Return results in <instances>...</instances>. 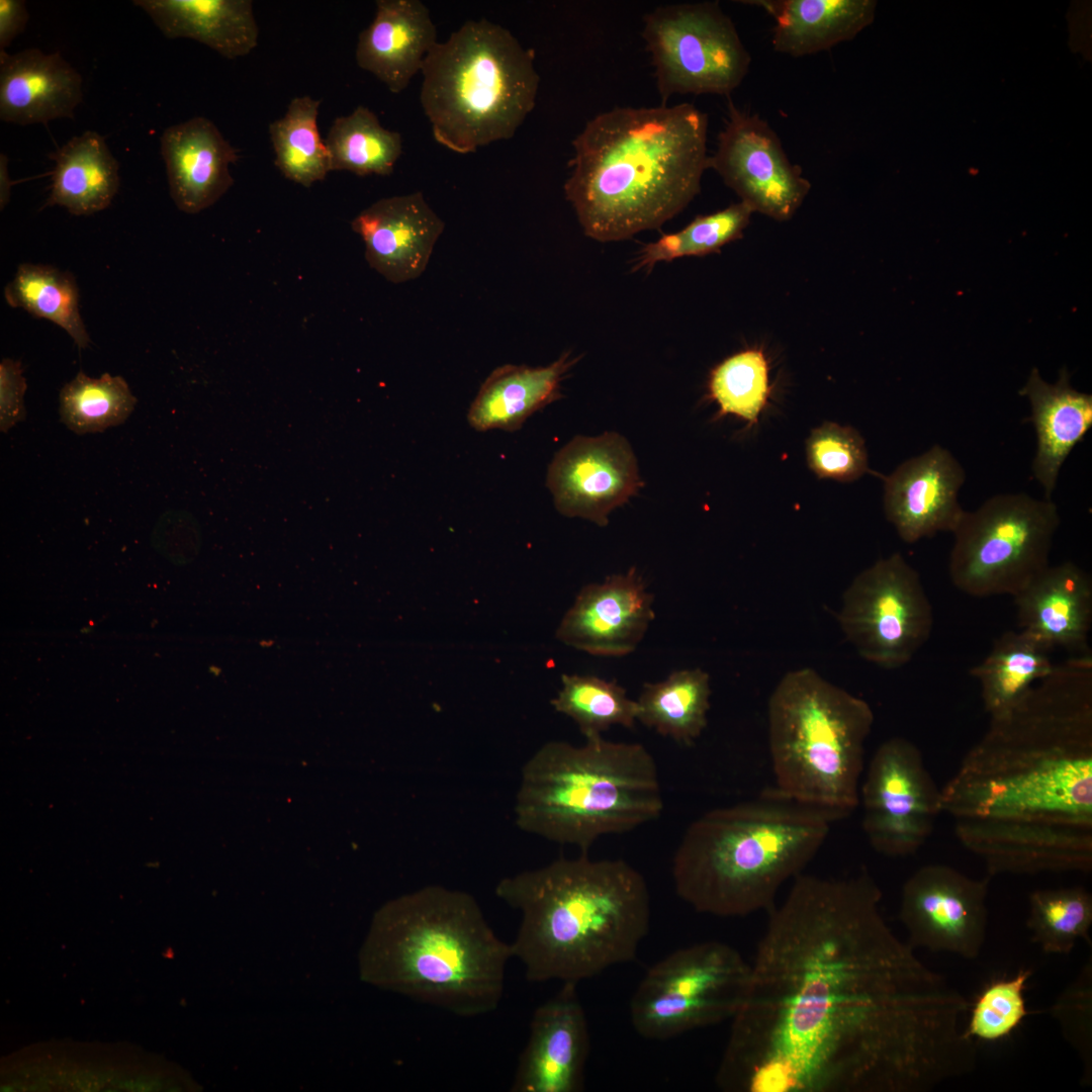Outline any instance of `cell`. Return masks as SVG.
<instances>
[{
	"mask_svg": "<svg viewBox=\"0 0 1092 1092\" xmlns=\"http://www.w3.org/2000/svg\"><path fill=\"white\" fill-rule=\"evenodd\" d=\"M862 871L799 875L750 962L715 1081L727 1092H928L974 1071L971 1003L902 941Z\"/></svg>",
	"mask_w": 1092,
	"mask_h": 1092,
	"instance_id": "obj_1",
	"label": "cell"
},
{
	"mask_svg": "<svg viewBox=\"0 0 1092 1092\" xmlns=\"http://www.w3.org/2000/svg\"><path fill=\"white\" fill-rule=\"evenodd\" d=\"M941 805L990 877L1091 871V652L1055 664L990 718Z\"/></svg>",
	"mask_w": 1092,
	"mask_h": 1092,
	"instance_id": "obj_2",
	"label": "cell"
},
{
	"mask_svg": "<svg viewBox=\"0 0 1092 1092\" xmlns=\"http://www.w3.org/2000/svg\"><path fill=\"white\" fill-rule=\"evenodd\" d=\"M708 116L693 104L615 107L572 141L564 194L588 238L624 241L681 212L709 169Z\"/></svg>",
	"mask_w": 1092,
	"mask_h": 1092,
	"instance_id": "obj_3",
	"label": "cell"
},
{
	"mask_svg": "<svg viewBox=\"0 0 1092 1092\" xmlns=\"http://www.w3.org/2000/svg\"><path fill=\"white\" fill-rule=\"evenodd\" d=\"M494 892L521 913L511 947L533 983L578 984L632 962L650 926L647 883L622 859L560 857L502 879Z\"/></svg>",
	"mask_w": 1092,
	"mask_h": 1092,
	"instance_id": "obj_4",
	"label": "cell"
},
{
	"mask_svg": "<svg viewBox=\"0 0 1092 1092\" xmlns=\"http://www.w3.org/2000/svg\"><path fill=\"white\" fill-rule=\"evenodd\" d=\"M511 959L472 895L429 885L376 911L358 963L363 982L473 1017L497 1008Z\"/></svg>",
	"mask_w": 1092,
	"mask_h": 1092,
	"instance_id": "obj_5",
	"label": "cell"
},
{
	"mask_svg": "<svg viewBox=\"0 0 1092 1092\" xmlns=\"http://www.w3.org/2000/svg\"><path fill=\"white\" fill-rule=\"evenodd\" d=\"M844 817L775 789L711 810L687 828L672 859L677 896L699 913L741 917L769 911Z\"/></svg>",
	"mask_w": 1092,
	"mask_h": 1092,
	"instance_id": "obj_6",
	"label": "cell"
},
{
	"mask_svg": "<svg viewBox=\"0 0 1092 1092\" xmlns=\"http://www.w3.org/2000/svg\"><path fill=\"white\" fill-rule=\"evenodd\" d=\"M585 739L542 745L523 766L514 811L521 830L582 853L599 837L630 831L663 810L657 766L642 744Z\"/></svg>",
	"mask_w": 1092,
	"mask_h": 1092,
	"instance_id": "obj_7",
	"label": "cell"
},
{
	"mask_svg": "<svg viewBox=\"0 0 1092 1092\" xmlns=\"http://www.w3.org/2000/svg\"><path fill=\"white\" fill-rule=\"evenodd\" d=\"M535 54L507 28L467 20L425 59L420 101L435 141L458 154L509 140L535 107Z\"/></svg>",
	"mask_w": 1092,
	"mask_h": 1092,
	"instance_id": "obj_8",
	"label": "cell"
},
{
	"mask_svg": "<svg viewBox=\"0 0 1092 1092\" xmlns=\"http://www.w3.org/2000/svg\"><path fill=\"white\" fill-rule=\"evenodd\" d=\"M775 790L792 801L848 816L859 804L868 702L812 668L786 673L767 706Z\"/></svg>",
	"mask_w": 1092,
	"mask_h": 1092,
	"instance_id": "obj_9",
	"label": "cell"
},
{
	"mask_svg": "<svg viewBox=\"0 0 1092 1092\" xmlns=\"http://www.w3.org/2000/svg\"><path fill=\"white\" fill-rule=\"evenodd\" d=\"M1061 518L1052 499L999 493L965 511L953 531L948 574L962 593L1014 597L1049 564Z\"/></svg>",
	"mask_w": 1092,
	"mask_h": 1092,
	"instance_id": "obj_10",
	"label": "cell"
},
{
	"mask_svg": "<svg viewBox=\"0 0 1092 1092\" xmlns=\"http://www.w3.org/2000/svg\"><path fill=\"white\" fill-rule=\"evenodd\" d=\"M750 962L728 943L709 940L669 953L648 969L630 1001L642 1037L665 1040L732 1019L749 988Z\"/></svg>",
	"mask_w": 1092,
	"mask_h": 1092,
	"instance_id": "obj_11",
	"label": "cell"
},
{
	"mask_svg": "<svg viewBox=\"0 0 1092 1092\" xmlns=\"http://www.w3.org/2000/svg\"><path fill=\"white\" fill-rule=\"evenodd\" d=\"M642 37L661 105L675 94L728 96L749 70L750 55L717 2L658 6L644 15Z\"/></svg>",
	"mask_w": 1092,
	"mask_h": 1092,
	"instance_id": "obj_12",
	"label": "cell"
},
{
	"mask_svg": "<svg viewBox=\"0 0 1092 1092\" xmlns=\"http://www.w3.org/2000/svg\"><path fill=\"white\" fill-rule=\"evenodd\" d=\"M837 619L858 654L886 669L911 661L934 623L919 573L899 553L879 559L853 578Z\"/></svg>",
	"mask_w": 1092,
	"mask_h": 1092,
	"instance_id": "obj_13",
	"label": "cell"
},
{
	"mask_svg": "<svg viewBox=\"0 0 1092 1092\" xmlns=\"http://www.w3.org/2000/svg\"><path fill=\"white\" fill-rule=\"evenodd\" d=\"M859 803L871 846L892 857L916 853L942 813L941 789L920 749L903 737L889 738L877 748L859 787Z\"/></svg>",
	"mask_w": 1092,
	"mask_h": 1092,
	"instance_id": "obj_14",
	"label": "cell"
},
{
	"mask_svg": "<svg viewBox=\"0 0 1092 1092\" xmlns=\"http://www.w3.org/2000/svg\"><path fill=\"white\" fill-rule=\"evenodd\" d=\"M717 148L709 156L713 169L746 204L778 221L792 218L811 189L800 166L793 164L771 126L728 102V116Z\"/></svg>",
	"mask_w": 1092,
	"mask_h": 1092,
	"instance_id": "obj_15",
	"label": "cell"
},
{
	"mask_svg": "<svg viewBox=\"0 0 1092 1092\" xmlns=\"http://www.w3.org/2000/svg\"><path fill=\"white\" fill-rule=\"evenodd\" d=\"M991 877L971 878L941 863L919 868L904 883L899 919L915 949L979 957L988 924L987 896Z\"/></svg>",
	"mask_w": 1092,
	"mask_h": 1092,
	"instance_id": "obj_16",
	"label": "cell"
},
{
	"mask_svg": "<svg viewBox=\"0 0 1092 1092\" xmlns=\"http://www.w3.org/2000/svg\"><path fill=\"white\" fill-rule=\"evenodd\" d=\"M546 484L561 515L603 527L613 510L637 494L643 481L627 439L605 432L576 436L564 445L549 465Z\"/></svg>",
	"mask_w": 1092,
	"mask_h": 1092,
	"instance_id": "obj_17",
	"label": "cell"
},
{
	"mask_svg": "<svg viewBox=\"0 0 1092 1092\" xmlns=\"http://www.w3.org/2000/svg\"><path fill=\"white\" fill-rule=\"evenodd\" d=\"M576 986L562 983L553 997L535 1009L512 1092L583 1090L590 1036Z\"/></svg>",
	"mask_w": 1092,
	"mask_h": 1092,
	"instance_id": "obj_18",
	"label": "cell"
},
{
	"mask_svg": "<svg viewBox=\"0 0 1092 1092\" xmlns=\"http://www.w3.org/2000/svg\"><path fill=\"white\" fill-rule=\"evenodd\" d=\"M965 480L960 461L935 444L885 477L886 518L906 543L940 532L952 534L965 513L959 500Z\"/></svg>",
	"mask_w": 1092,
	"mask_h": 1092,
	"instance_id": "obj_19",
	"label": "cell"
},
{
	"mask_svg": "<svg viewBox=\"0 0 1092 1092\" xmlns=\"http://www.w3.org/2000/svg\"><path fill=\"white\" fill-rule=\"evenodd\" d=\"M653 595L635 567L589 583L564 615L557 638L597 656L633 652L654 619Z\"/></svg>",
	"mask_w": 1092,
	"mask_h": 1092,
	"instance_id": "obj_20",
	"label": "cell"
},
{
	"mask_svg": "<svg viewBox=\"0 0 1092 1092\" xmlns=\"http://www.w3.org/2000/svg\"><path fill=\"white\" fill-rule=\"evenodd\" d=\"M365 245V258L386 280L402 283L421 276L445 223L422 192L381 198L351 222Z\"/></svg>",
	"mask_w": 1092,
	"mask_h": 1092,
	"instance_id": "obj_21",
	"label": "cell"
},
{
	"mask_svg": "<svg viewBox=\"0 0 1092 1092\" xmlns=\"http://www.w3.org/2000/svg\"><path fill=\"white\" fill-rule=\"evenodd\" d=\"M1017 625L1053 650L1090 652L1092 579L1072 561L1048 565L1014 597Z\"/></svg>",
	"mask_w": 1092,
	"mask_h": 1092,
	"instance_id": "obj_22",
	"label": "cell"
},
{
	"mask_svg": "<svg viewBox=\"0 0 1092 1092\" xmlns=\"http://www.w3.org/2000/svg\"><path fill=\"white\" fill-rule=\"evenodd\" d=\"M160 142L170 195L181 211H202L233 185L230 165L238 161V151L211 120L196 116L171 125Z\"/></svg>",
	"mask_w": 1092,
	"mask_h": 1092,
	"instance_id": "obj_23",
	"label": "cell"
},
{
	"mask_svg": "<svg viewBox=\"0 0 1092 1092\" xmlns=\"http://www.w3.org/2000/svg\"><path fill=\"white\" fill-rule=\"evenodd\" d=\"M82 77L58 52L0 51V118L20 125L73 118Z\"/></svg>",
	"mask_w": 1092,
	"mask_h": 1092,
	"instance_id": "obj_24",
	"label": "cell"
},
{
	"mask_svg": "<svg viewBox=\"0 0 1092 1092\" xmlns=\"http://www.w3.org/2000/svg\"><path fill=\"white\" fill-rule=\"evenodd\" d=\"M437 42V28L422 1L378 0L373 20L359 34L355 59L390 92L399 93L422 71Z\"/></svg>",
	"mask_w": 1092,
	"mask_h": 1092,
	"instance_id": "obj_25",
	"label": "cell"
},
{
	"mask_svg": "<svg viewBox=\"0 0 1092 1092\" xmlns=\"http://www.w3.org/2000/svg\"><path fill=\"white\" fill-rule=\"evenodd\" d=\"M1070 378L1067 368H1063L1058 381L1048 383L1033 368L1019 391L1029 400L1036 436L1032 475L1046 499H1052L1066 459L1092 428V395L1075 389Z\"/></svg>",
	"mask_w": 1092,
	"mask_h": 1092,
	"instance_id": "obj_26",
	"label": "cell"
},
{
	"mask_svg": "<svg viewBox=\"0 0 1092 1092\" xmlns=\"http://www.w3.org/2000/svg\"><path fill=\"white\" fill-rule=\"evenodd\" d=\"M578 358L565 352L547 366L505 364L481 384L467 421L479 432H514L536 412L562 397L561 382Z\"/></svg>",
	"mask_w": 1092,
	"mask_h": 1092,
	"instance_id": "obj_27",
	"label": "cell"
},
{
	"mask_svg": "<svg viewBox=\"0 0 1092 1092\" xmlns=\"http://www.w3.org/2000/svg\"><path fill=\"white\" fill-rule=\"evenodd\" d=\"M775 21L771 44L776 52L804 57L828 51L852 39L872 23V0H754Z\"/></svg>",
	"mask_w": 1092,
	"mask_h": 1092,
	"instance_id": "obj_28",
	"label": "cell"
},
{
	"mask_svg": "<svg viewBox=\"0 0 1092 1092\" xmlns=\"http://www.w3.org/2000/svg\"><path fill=\"white\" fill-rule=\"evenodd\" d=\"M168 38L197 40L234 60L258 44L259 27L250 0H134Z\"/></svg>",
	"mask_w": 1092,
	"mask_h": 1092,
	"instance_id": "obj_29",
	"label": "cell"
},
{
	"mask_svg": "<svg viewBox=\"0 0 1092 1092\" xmlns=\"http://www.w3.org/2000/svg\"><path fill=\"white\" fill-rule=\"evenodd\" d=\"M50 159L55 168L44 206L59 205L80 216L110 205L119 187V166L102 135L92 130L75 135Z\"/></svg>",
	"mask_w": 1092,
	"mask_h": 1092,
	"instance_id": "obj_30",
	"label": "cell"
},
{
	"mask_svg": "<svg viewBox=\"0 0 1092 1092\" xmlns=\"http://www.w3.org/2000/svg\"><path fill=\"white\" fill-rule=\"evenodd\" d=\"M1053 649L1018 629L998 637L988 655L971 669L980 684L985 712L996 717L1010 710L1055 666Z\"/></svg>",
	"mask_w": 1092,
	"mask_h": 1092,
	"instance_id": "obj_31",
	"label": "cell"
},
{
	"mask_svg": "<svg viewBox=\"0 0 1092 1092\" xmlns=\"http://www.w3.org/2000/svg\"><path fill=\"white\" fill-rule=\"evenodd\" d=\"M710 696L706 671L676 670L662 681L644 685L636 701L637 720L662 736L691 745L707 726Z\"/></svg>",
	"mask_w": 1092,
	"mask_h": 1092,
	"instance_id": "obj_32",
	"label": "cell"
},
{
	"mask_svg": "<svg viewBox=\"0 0 1092 1092\" xmlns=\"http://www.w3.org/2000/svg\"><path fill=\"white\" fill-rule=\"evenodd\" d=\"M6 302L35 317L48 320L73 339L79 349L90 344L80 314L75 277L51 265L23 263L4 288Z\"/></svg>",
	"mask_w": 1092,
	"mask_h": 1092,
	"instance_id": "obj_33",
	"label": "cell"
},
{
	"mask_svg": "<svg viewBox=\"0 0 1092 1092\" xmlns=\"http://www.w3.org/2000/svg\"><path fill=\"white\" fill-rule=\"evenodd\" d=\"M325 143L331 171L358 176L390 175L402 154L400 133L384 128L376 114L363 105L337 117Z\"/></svg>",
	"mask_w": 1092,
	"mask_h": 1092,
	"instance_id": "obj_34",
	"label": "cell"
},
{
	"mask_svg": "<svg viewBox=\"0 0 1092 1092\" xmlns=\"http://www.w3.org/2000/svg\"><path fill=\"white\" fill-rule=\"evenodd\" d=\"M321 103L308 95L295 97L284 115L269 125L275 165L287 179L304 187L331 172L328 149L317 128Z\"/></svg>",
	"mask_w": 1092,
	"mask_h": 1092,
	"instance_id": "obj_35",
	"label": "cell"
},
{
	"mask_svg": "<svg viewBox=\"0 0 1092 1092\" xmlns=\"http://www.w3.org/2000/svg\"><path fill=\"white\" fill-rule=\"evenodd\" d=\"M1092 895L1081 886L1037 889L1028 895L1026 927L1046 954H1069L1079 938L1091 945Z\"/></svg>",
	"mask_w": 1092,
	"mask_h": 1092,
	"instance_id": "obj_36",
	"label": "cell"
},
{
	"mask_svg": "<svg viewBox=\"0 0 1092 1092\" xmlns=\"http://www.w3.org/2000/svg\"><path fill=\"white\" fill-rule=\"evenodd\" d=\"M135 403L121 376L92 378L79 372L60 391L61 422L78 435L102 432L122 424Z\"/></svg>",
	"mask_w": 1092,
	"mask_h": 1092,
	"instance_id": "obj_37",
	"label": "cell"
},
{
	"mask_svg": "<svg viewBox=\"0 0 1092 1092\" xmlns=\"http://www.w3.org/2000/svg\"><path fill=\"white\" fill-rule=\"evenodd\" d=\"M561 680L562 688L551 705L570 717L585 738L601 736L613 725L634 727L637 703L616 680L577 674H563Z\"/></svg>",
	"mask_w": 1092,
	"mask_h": 1092,
	"instance_id": "obj_38",
	"label": "cell"
},
{
	"mask_svg": "<svg viewBox=\"0 0 1092 1092\" xmlns=\"http://www.w3.org/2000/svg\"><path fill=\"white\" fill-rule=\"evenodd\" d=\"M752 210L739 201L716 212L698 215L684 229L662 235L640 251L633 271L651 270L659 262L682 257H702L720 252L725 245L739 240L750 221Z\"/></svg>",
	"mask_w": 1092,
	"mask_h": 1092,
	"instance_id": "obj_39",
	"label": "cell"
},
{
	"mask_svg": "<svg viewBox=\"0 0 1092 1092\" xmlns=\"http://www.w3.org/2000/svg\"><path fill=\"white\" fill-rule=\"evenodd\" d=\"M771 393L769 364L761 348L737 352L710 372L708 395L719 406V416L733 415L757 423Z\"/></svg>",
	"mask_w": 1092,
	"mask_h": 1092,
	"instance_id": "obj_40",
	"label": "cell"
},
{
	"mask_svg": "<svg viewBox=\"0 0 1092 1092\" xmlns=\"http://www.w3.org/2000/svg\"><path fill=\"white\" fill-rule=\"evenodd\" d=\"M1031 976V969L1021 968L1012 977L988 983L970 1005L965 1033L989 1042L1008 1037L1028 1015L1024 992Z\"/></svg>",
	"mask_w": 1092,
	"mask_h": 1092,
	"instance_id": "obj_41",
	"label": "cell"
},
{
	"mask_svg": "<svg viewBox=\"0 0 1092 1092\" xmlns=\"http://www.w3.org/2000/svg\"><path fill=\"white\" fill-rule=\"evenodd\" d=\"M809 468L819 478L853 481L869 471L866 443L853 428L825 422L806 441Z\"/></svg>",
	"mask_w": 1092,
	"mask_h": 1092,
	"instance_id": "obj_42",
	"label": "cell"
},
{
	"mask_svg": "<svg viewBox=\"0 0 1092 1092\" xmlns=\"http://www.w3.org/2000/svg\"><path fill=\"white\" fill-rule=\"evenodd\" d=\"M1065 1039L1078 1053L1083 1073L1082 1085L1092 1081V964L1081 969L1075 980L1062 992L1052 1007Z\"/></svg>",
	"mask_w": 1092,
	"mask_h": 1092,
	"instance_id": "obj_43",
	"label": "cell"
},
{
	"mask_svg": "<svg viewBox=\"0 0 1092 1092\" xmlns=\"http://www.w3.org/2000/svg\"><path fill=\"white\" fill-rule=\"evenodd\" d=\"M27 388L19 361L4 358L0 363V429L7 432L25 418Z\"/></svg>",
	"mask_w": 1092,
	"mask_h": 1092,
	"instance_id": "obj_44",
	"label": "cell"
},
{
	"mask_svg": "<svg viewBox=\"0 0 1092 1092\" xmlns=\"http://www.w3.org/2000/svg\"><path fill=\"white\" fill-rule=\"evenodd\" d=\"M28 11L22 0H0V49L5 51L25 29Z\"/></svg>",
	"mask_w": 1092,
	"mask_h": 1092,
	"instance_id": "obj_45",
	"label": "cell"
},
{
	"mask_svg": "<svg viewBox=\"0 0 1092 1092\" xmlns=\"http://www.w3.org/2000/svg\"><path fill=\"white\" fill-rule=\"evenodd\" d=\"M8 158L0 155V208L3 209L10 199L12 181L8 173Z\"/></svg>",
	"mask_w": 1092,
	"mask_h": 1092,
	"instance_id": "obj_46",
	"label": "cell"
},
{
	"mask_svg": "<svg viewBox=\"0 0 1092 1092\" xmlns=\"http://www.w3.org/2000/svg\"><path fill=\"white\" fill-rule=\"evenodd\" d=\"M260 644H261L262 646L272 645V644H273V641H268V642H266V641H261V642H260Z\"/></svg>",
	"mask_w": 1092,
	"mask_h": 1092,
	"instance_id": "obj_47",
	"label": "cell"
}]
</instances>
